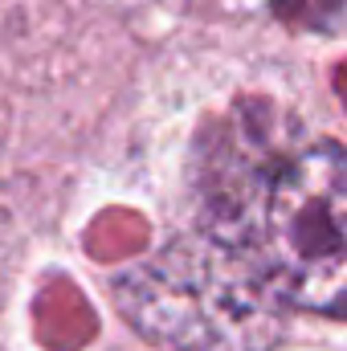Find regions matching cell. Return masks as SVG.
<instances>
[{"instance_id": "6da1fadb", "label": "cell", "mask_w": 347, "mask_h": 351, "mask_svg": "<svg viewBox=\"0 0 347 351\" xmlns=\"http://www.w3.org/2000/svg\"><path fill=\"white\" fill-rule=\"evenodd\" d=\"M119 311L176 351H270L282 298L225 233H184L115 278Z\"/></svg>"}, {"instance_id": "7a4b0ae2", "label": "cell", "mask_w": 347, "mask_h": 351, "mask_svg": "<svg viewBox=\"0 0 347 351\" xmlns=\"http://www.w3.org/2000/svg\"><path fill=\"white\" fill-rule=\"evenodd\" d=\"M233 237L282 306L347 319V152L319 143L286 160Z\"/></svg>"}]
</instances>
